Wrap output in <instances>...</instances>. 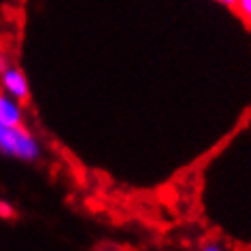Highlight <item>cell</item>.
Returning <instances> with one entry per match:
<instances>
[{
    "instance_id": "obj_2",
    "label": "cell",
    "mask_w": 251,
    "mask_h": 251,
    "mask_svg": "<svg viewBox=\"0 0 251 251\" xmlns=\"http://www.w3.org/2000/svg\"><path fill=\"white\" fill-rule=\"evenodd\" d=\"M0 85H2V92H7L9 96H13L15 100H28L30 96V85L26 75L22 73V68L17 66H7L2 73H0Z\"/></svg>"
},
{
    "instance_id": "obj_1",
    "label": "cell",
    "mask_w": 251,
    "mask_h": 251,
    "mask_svg": "<svg viewBox=\"0 0 251 251\" xmlns=\"http://www.w3.org/2000/svg\"><path fill=\"white\" fill-rule=\"evenodd\" d=\"M0 155L13 158L22 162H36L41 158V143L20 126H4L0 124Z\"/></svg>"
},
{
    "instance_id": "obj_5",
    "label": "cell",
    "mask_w": 251,
    "mask_h": 251,
    "mask_svg": "<svg viewBox=\"0 0 251 251\" xmlns=\"http://www.w3.org/2000/svg\"><path fill=\"white\" fill-rule=\"evenodd\" d=\"M236 9L251 22V0H236Z\"/></svg>"
},
{
    "instance_id": "obj_7",
    "label": "cell",
    "mask_w": 251,
    "mask_h": 251,
    "mask_svg": "<svg viewBox=\"0 0 251 251\" xmlns=\"http://www.w3.org/2000/svg\"><path fill=\"white\" fill-rule=\"evenodd\" d=\"M222 4H226V7H236V0H219Z\"/></svg>"
},
{
    "instance_id": "obj_4",
    "label": "cell",
    "mask_w": 251,
    "mask_h": 251,
    "mask_svg": "<svg viewBox=\"0 0 251 251\" xmlns=\"http://www.w3.org/2000/svg\"><path fill=\"white\" fill-rule=\"evenodd\" d=\"M15 215H17L15 206L9 204L7 200H0V219H7V222H9V219H13Z\"/></svg>"
},
{
    "instance_id": "obj_3",
    "label": "cell",
    "mask_w": 251,
    "mask_h": 251,
    "mask_svg": "<svg viewBox=\"0 0 251 251\" xmlns=\"http://www.w3.org/2000/svg\"><path fill=\"white\" fill-rule=\"evenodd\" d=\"M0 124L4 126L24 124V111H22L20 100L9 96L7 92H0Z\"/></svg>"
},
{
    "instance_id": "obj_6",
    "label": "cell",
    "mask_w": 251,
    "mask_h": 251,
    "mask_svg": "<svg viewBox=\"0 0 251 251\" xmlns=\"http://www.w3.org/2000/svg\"><path fill=\"white\" fill-rule=\"evenodd\" d=\"M9 64H7V60H4V55L2 53H0V73H2L4 71V68H7Z\"/></svg>"
}]
</instances>
